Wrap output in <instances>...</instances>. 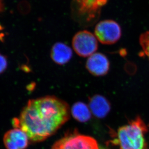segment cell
<instances>
[{"mask_svg":"<svg viewBox=\"0 0 149 149\" xmlns=\"http://www.w3.org/2000/svg\"><path fill=\"white\" fill-rule=\"evenodd\" d=\"M70 109L65 101L53 95L31 99L19 118L13 119L15 128L24 131L35 142L44 141L54 134L69 120Z\"/></svg>","mask_w":149,"mask_h":149,"instance_id":"1","label":"cell"},{"mask_svg":"<svg viewBox=\"0 0 149 149\" xmlns=\"http://www.w3.org/2000/svg\"><path fill=\"white\" fill-rule=\"evenodd\" d=\"M148 131L141 118L137 117L118 130L116 143L120 149H148L145 139Z\"/></svg>","mask_w":149,"mask_h":149,"instance_id":"2","label":"cell"},{"mask_svg":"<svg viewBox=\"0 0 149 149\" xmlns=\"http://www.w3.org/2000/svg\"><path fill=\"white\" fill-rule=\"evenodd\" d=\"M51 149H99V147L93 138L81 135L74 130L57 141Z\"/></svg>","mask_w":149,"mask_h":149,"instance_id":"3","label":"cell"},{"mask_svg":"<svg viewBox=\"0 0 149 149\" xmlns=\"http://www.w3.org/2000/svg\"><path fill=\"white\" fill-rule=\"evenodd\" d=\"M72 44L75 52L82 57H89L95 53L98 47L96 36L87 30L76 33L72 39Z\"/></svg>","mask_w":149,"mask_h":149,"instance_id":"4","label":"cell"},{"mask_svg":"<svg viewBox=\"0 0 149 149\" xmlns=\"http://www.w3.org/2000/svg\"><path fill=\"white\" fill-rule=\"evenodd\" d=\"M95 36L101 43L104 45L114 44L122 36V30L120 25L114 20H104L96 25Z\"/></svg>","mask_w":149,"mask_h":149,"instance_id":"5","label":"cell"},{"mask_svg":"<svg viewBox=\"0 0 149 149\" xmlns=\"http://www.w3.org/2000/svg\"><path fill=\"white\" fill-rule=\"evenodd\" d=\"M108 0H76L78 14L83 16L88 22H92L98 16L101 9Z\"/></svg>","mask_w":149,"mask_h":149,"instance_id":"6","label":"cell"},{"mask_svg":"<svg viewBox=\"0 0 149 149\" xmlns=\"http://www.w3.org/2000/svg\"><path fill=\"white\" fill-rule=\"evenodd\" d=\"M86 68L90 73L93 76H105L109 71L110 63L105 55L100 52H95L88 58Z\"/></svg>","mask_w":149,"mask_h":149,"instance_id":"7","label":"cell"},{"mask_svg":"<svg viewBox=\"0 0 149 149\" xmlns=\"http://www.w3.org/2000/svg\"><path fill=\"white\" fill-rule=\"evenodd\" d=\"M29 139L24 131L15 127L5 134L3 141L6 149H25L28 145Z\"/></svg>","mask_w":149,"mask_h":149,"instance_id":"8","label":"cell"},{"mask_svg":"<svg viewBox=\"0 0 149 149\" xmlns=\"http://www.w3.org/2000/svg\"><path fill=\"white\" fill-rule=\"evenodd\" d=\"M88 106L92 114L99 119L106 117L111 111L109 101L100 95H95L89 98Z\"/></svg>","mask_w":149,"mask_h":149,"instance_id":"9","label":"cell"},{"mask_svg":"<svg viewBox=\"0 0 149 149\" xmlns=\"http://www.w3.org/2000/svg\"><path fill=\"white\" fill-rule=\"evenodd\" d=\"M72 56V49L62 42H58L53 45L50 51V57L52 60L59 65H64L68 63Z\"/></svg>","mask_w":149,"mask_h":149,"instance_id":"10","label":"cell"},{"mask_svg":"<svg viewBox=\"0 0 149 149\" xmlns=\"http://www.w3.org/2000/svg\"><path fill=\"white\" fill-rule=\"evenodd\" d=\"M70 112L75 120L81 123L89 121L92 114L89 106L82 102L74 103L71 109Z\"/></svg>","mask_w":149,"mask_h":149,"instance_id":"11","label":"cell"},{"mask_svg":"<svg viewBox=\"0 0 149 149\" xmlns=\"http://www.w3.org/2000/svg\"><path fill=\"white\" fill-rule=\"evenodd\" d=\"M139 43L142 50L149 60V32L141 34L139 38Z\"/></svg>","mask_w":149,"mask_h":149,"instance_id":"12","label":"cell"},{"mask_svg":"<svg viewBox=\"0 0 149 149\" xmlns=\"http://www.w3.org/2000/svg\"><path fill=\"white\" fill-rule=\"evenodd\" d=\"M8 65L7 58L0 52V74L6 70Z\"/></svg>","mask_w":149,"mask_h":149,"instance_id":"13","label":"cell"},{"mask_svg":"<svg viewBox=\"0 0 149 149\" xmlns=\"http://www.w3.org/2000/svg\"><path fill=\"white\" fill-rule=\"evenodd\" d=\"M3 7H4V6H3V0H0V13L3 11Z\"/></svg>","mask_w":149,"mask_h":149,"instance_id":"14","label":"cell"}]
</instances>
